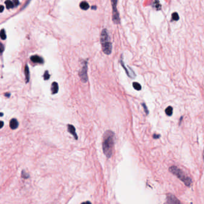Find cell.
Returning <instances> with one entry per match:
<instances>
[{
    "label": "cell",
    "mask_w": 204,
    "mask_h": 204,
    "mask_svg": "<svg viewBox=\"0 0 204 204\" xmlns=\"http://www.w3.org/2000/svg\"><path fill=\"white\" fill-rule=\"evenodd\" d=\"M115 135L113 132L107 131L103 136V149L104 154L107 158H111L113 154V148L114 145Z\"/></svg>",
    "instance_id": "cell-1"
},
{
    "label": "cell",
    "mask_w": 204,
    "mask_h": 204,
    "mask_svg": "<svg viewBox=\"0 0 204 204\" xmlns=\"http://www.w3.org/2000/svg\"><path fill=\"white\" fill-rule=\"evenodd\" d=\"M100 38L103 52L106 55H110L112 52V44L110 42L107 31L105 29H104L102 31Z\"/></svg>",
    "instance_id": "cell-2"
},
{
    "label": "cell",
    "mask_w": 204,
    "mask_h": 204,
    "mask_svg": "<svg viewBox=\"0 0 204 204\" xmlns=\"http://www.w3.org/2000/svg\"><path fill=\"white\" fill-rule=\"evenodd\" d=\"M169 171L171 172L172 174H174L175 176H177V177L182 181L183 183H185L186 186H190V185L192 184V180L189 176H187L183 172L182 170L179 169L178 167H176L175 166H172L169 168Z\"/></svg>",
    "instance_id": "cell-3"
},
{
    "label": "cell",
    "mask_w": 204,
    "mask_h": 204,
    "mask_svg": "<svg viewBox=\"0 0 204 204\" xmlns=\"http://www.w3.org/2000/svg\"><path fill=\"white\" fill-rule=\"evenodd\" d=\"M113 9V21L115 24L120 23V16L119 13L117 9V0H111Z\"/></svg>",
    "instance_id": "cell-4"
},
{
    "label": "cell",
    "mask_w": 204,
    "mask_h": 204,
    "mask_svg": "<svg viewBox=\"0 0 204 204\" xmlns=\"http://www.w3.org/2000/svg\"><path fill=\"white\" fill-rule=\"evenodd\" d=\"M79 77L83 83H86L88 80L87 76V61L84 63L83 67L79 72Z\"/></svg>",
    "instance_id": "cell-5"
},
{
    "label": "cell",
    "mask_w": 204,
    "mask_h": 204,
    "mask_svg": "<svg viewBox=\"0 0 204 204\" xmlns=\"http://www.w3.org/2000/svg\"><path fill=\"white\" fill-rule=\"evenodd\" d=\"M121 62V64L122 65V66L123 67V68L126 71V74H127V76L129 77H130L131 78H135V74L134 73V72L132 71V70H131L130 68H129V70L125 66V65H124V62H123V61L121 60L120 61Z\"/></svg>",
    "instance_id": "cell-6"
},
{
    "label": "cell",
    "mask_w": 204,
    "mask_h": 204,
    "mask_svg": "<svg viewBox=\"0 0 204 204\" xmlns=\"http://www.w3.org/2000/svg\"><path fill=\"white\" fill-rule=\"evenodd\" d=\"M167 203H180L179 201L176 197L171 194H168L167 196Z\"/></svg>",
    "instance_id": "cell-7"
},
{
    "label": "cell",
    "mask_w": 204,
    "mask_h": 204,
    "mask_svg": "<svg viewBox=\"0 0 204 204\" xmlns=\"http://www.w3.org/2000/svg\"><path fill=\"white\" fill-rule=\"evenodd\" d=\"M31 60L34 63L37 64H43L44 60L43 59L38 55H34L31 57Z\"/></svg>",
    "instance_id": "cell-8"
},
{
    "label": "cell",
    "mask_w": 204,
    "mask_h": 204,
    "mask_svg": "<svg viewBox=\"0 0 204 204\" xmlns=\"http://www.w3.org/2000/svg\"><path fill=\"white\" fill-rule=\"evenodd\" d=\"M68 131L71 134H72L76 140L78 139V136L76 132V128L74 127L73 125H68Z\"/></svg>",
    "instance_id": "cell-9"
},
{
    "label": "cell",
    "mask_w": 204,
    "mask_h": 204,
    "mask_svg": "<svg viewBox=\"0 0 204 204\" xmlns=\"http://www.w3.org/2000/svg\"><path fill=\"white\" fill-rule=\"evenodd\" d=\"M19 126V122L16 119H12L10 121V127L11 130H16Z\"/></svg>",
    "instance_id": "cell-10"
},
{
    "label": "cell",
    "mask_w": 204,
    "mask_h": 204,
    "mask_svg": "<svg viewBox=\"0 0 204 204\" xmlns=\"http://www.w3.org/2000/svg\"><path fill=\"white\" fill-rule=\"evenodd\" d=\"M25 80H26V83H28L30 79V70L28 65H26L25 67Z\"/></svg>",
    "instance_id": "cell-11"
},
{
    "label": "cell",
    "mask_w": 204,
    "mask_h": 204,
    "mask_svg": "<svg viewBox=\"0 0 204 204\" xmlns=\"http://www.w3.org/2000/svg\"><path fill=\"white\" fill-rule=\"evenodd\" d=\"M58 90H59L58 84L56 82H53L52 84V87H51L52 93V94H56V93H58Z\"/></svg>",
    "instance_id": "cell-12"
},
{
    "label": "cell",
    "mask_w": 204,
    "mask_h": 204,
    "mask_svg": "<svg viewBox=\"0 0 204 204\" xmlns=\"http://www.w3.org/2000/svg\"><path fill=\"white\" fill-rule=\"evenodd\" d=\"M80 7L81 9H82L83 10H87L89 9L90 6L89 4L86 1H82L80 4Z\"/></svg>",
    "instance_id": "cell-13"
},
{
    "label": "cell",
    "mask_w": 204,
    "mask_h": 204,
    "mask_svg": "<svg viewBox=\"0 0 204 204\" xmlns=\"http://www.w3.org/2000/svg\"><path fill=\"white\" fill-rule=\"evenodd\" d=\"M5 4L6 5V8L7 9H13L15 7L14 3H13V1H10V0H7L5 2Z\"/></svg>",
    "instance_id": "cell-14"
},
{
    "label": "cell",
    "mask_w": 204,
    "mask_h": 204,
    "mask_svg": "<svg viewBox=\"0 0 204 204\" xmlns=\"http://www.w3.org/2000/svg\"><path fill=\"white\" fill-rule=\"evenodd\" d=\"M153 7L157 10H159L161 9V5L159 3V0H154V1L153 4Z\"/></svg>",
    "instance_id": "cell-15"
},
{
    "label": "cell",
    "mask_w": 204,
    "mask_h": 204,
    "mask_svg": "<svg viewBox=\"0 0 204 204\" xmlns=\"http://www.w3.org/2000/svg\"><path fill=\"white\" fill-rule=\"evenodd\" d=\"M180 19V16L176 12H174L172 14V20L171 21H178Z\"/></svg>",
    "instance_id": "cell-16"
},
{
    "label": "cell",
    "mask_w": 204,
    "mask_h": 204,
    "mask_svg": "<svg viewBox=\"0 0 204 204\" xmlns=\"http://www.w3.org/2000/svg\"><path fill=\"white\" fill-rule=\"evenodd\" d=\"M172 112H173V108L172 107H167V108H166L165 113L167 115H169V116L171 115L172 114Z\"/></svg>",
    "instance_id": "cell-17"
},
{
    "label": "cell",
    "mask_w": 204,
    "mask_h": 204,
    "mask_svg": "<svg viewBox=\"0 0 204 204\" xmlns=\"http://www.w3.org/2000/svg\"><path fill=\"white\" fill-rule=\"evenodd\" d=\"M133 87L134 89L137 91H140L141 89V86L140 85V83H138L137 82L133 83Z\"/></svg>",
    "instance_id": "cell-18"
},
{
    "label": "cell",
    "mask_w": 204,
    "mask_h": 204,
    "mask_svg": "<svg viewBox=\"0 0 204 204\" xmlns=\"http://www.w3.org/2000/svg\"><path fill=\"white\" fill-rule=\"evenodd\" d=\"M0 36H1V38L2 40H4L6 39L7 36H6V34H5V31L4 29H2L1 31V32H0Z\"/></svg>",
    "instance_id": "cell-19"
},
{
    "label": "cell",
    "mask_w": 204,
    "mask_h": 204,
    "mask_svg": "<svg viewBox=\"0 0 204 204\" xmlns=\"http://www.w3.org/2000/svg\"><path fill=\"white\" fill-rule=\"evenodd\" d=\"M50 74L49 73V71H46L44 75H43V77H44V79L45 80H49L50 79Z\"/></svg>",
    "instance_id": "cell-20"
},
{
    "label": "cell",
    "mask_w": 204,
    "mask_h": 204,
    "mask_svg": "<svg viewBox=\"0 0 204 204\" xmlns=\"http://www.w3.org/2000/svg\"><path fill=\"white\" fill-rule=\"evenodd\" d=\"M22 176L23 178H28L29 177V175L28 174H26L25 171H22Z\"/></svg>",
    "instance_id": "cell-21"
},
{
    "label": "cell",
    "mask_w": 204,
    "mask_h": 204,
    "mask_svg": "<svg viewBox=\"0 0 204 204\" xmlns=\"http://www.w3.org/2000/svg\"><path fill=\"white\" fill-rule=\"evenodd\" d=\"M13 3H14L15 7H17L19 4V1H18V0H13Z\"/></svg>",
    "instance_id": "cell-22"
},
{
    "label": "cell",
    "mask_w": 204,
    "mask_h": 204,
    "mask_svg": "<svg viewBox=\"0 0 204 204\" xmlns=\"http://www.w3.org/2000/svg\"><path fill=\"white\" fill-rule=\"evenodd\" d=\"M142 106H143V107L144 108V110H145V112L146 113V114H147L148 113V110H147V108L146 107V105L144 104H142Z\"/></svg>",
    "instance_id": "cell-23"
},
{
    "label": "cell",
    "mask_w": 204,
    "mask_h": 204,
    "mask_svg": "<svg viewBox=\"0 0 204 204\" xmlns=\"http://www.w3.org/2000/svg\"><path fill=\"white\" fill-rule=\"evenodd\" d=\"M3 50H4V46L2 43H1V53L3 52Z\"/></svg>",
    "instance_id": "cell-24"
},
{
    "label": "cell",
    "mask_w": 204,
    "mask_h": 204,
    "mask_svg": "<svg viewBox=\"0 0 204 204\" xmlns=\"http://www.w3.org/2000/svg\"><path fill=\"white\" fill-rule=\"evenodd\" d=\"M4 95H5V97H7V98H9V97H10V93H5V94H4Z\"/></svg>",
    "instance_id": "cell-25"
},
{
    "label": "cell",
    "mask_w": 204,
    "mask_h": 204,
    "mask_svg": "<svg viewBox=\"0 0 204 204\" xmlns=\"http://www.w3.org/2000/svg\"><path fill=\"white\" fill-rule=\"evenodd\" d=\"M160 137V135H155V134L153 135V138H158V137Z\"/></svg>",
    "instance_id": "cell-26"
},
{
    "label": "cell",
    "mask_w": 204,
    "mask_h": 204,
    "mask_svg": "<svg viewBox=\"0 0 204 204\" xmlns=\"http://www.w3.org/2000/svg\"><path fill=\"white\" fill-rule=\"evenodd\" d=\"M3 9H4V6L3 5H1V12H3Z\"/></svg>",
    "instance_id": "cell-27"
},
{
    "label": "cell",
    "mask_w": 204,
    "mask_h": 204,
    "mask_svg": "<svg viewBox=\"0 0 204 204\" xmlns=\"http://www.w3.org/2000/svg\"><path fill=\"white\" fill-rule=\"evenodd\" d=\"M92 9L96 10V9H97V7H96V6H92Z\"/></svg>",
    "instance_id": "cell-28"
},
{
    "label": "cell",
    "mask_w": 204,
    "mask_h": 204,
    "mask_svg": "<svg viewBox=\"0 0 204 204\" xmlns=\"http://www.w3.org/2000/svg\"><path fill=\"white\" fill-rule=\"evenodd\" d=\"M3 125H4L3 121H1V128L3 127Z\"/></svg>",
    "instance_id": "cell-29"
},
{
    "label": "cell",
    "mask_w": 204,
    "mask_h": 204,
    "mask_svg": "<svg viewBox=\"0 0 204 204\" xmlns=\"http://www.w3.org/2000/svg\"><path fill=\"white\" fill-rule=\"evenodd\" d=\"M203 159L204 160V149H203Z\"/></svg>",
    "instance_id": "cell-30"
},
{
    "label": "cell",
    "mask_w": 204,
    "mask_h": 204,
    "mask_svg": "<svg viewBox=\"0 0 204 204\" xmlns=\"http://www.w3.org/2000/svg\"><path fill=\"white\" fill-rule=\"evenodd\" d=\"M1 116H3V113H1Z\"/></svg>",
    "instance_id": "cell-31"
}]
</instances>
